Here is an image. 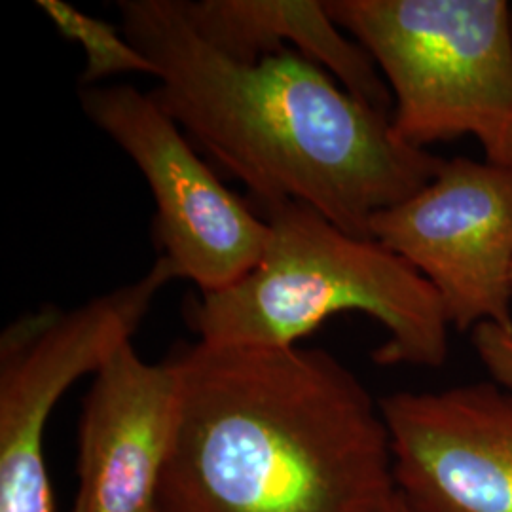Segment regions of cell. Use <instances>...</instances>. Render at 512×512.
<instances>
[{
	"mask_svg": "<svg viewBox=\"0 0 512 512\" xmlns=\"http://www.w3.org/2000/svg\"><path fill=\"white\" fill-rule=\"evenodd\" d=\"M124 35L156 67L154 101L262 207L304 203L353 236L431 183L444 160L391 114L294 50L234 61L194 29L183 0H120Z\"/></svg>",
	"mask_w": 512,
	"mask_h": 512,
	"instance_id": "1",
	"label": "cell"
},
{
	"mask_svg": "<svg viewBox=\"0 0 512 512\" xmlns=\"http://www.w3.org/2000/svg\"><path fill=\"white\" fill-rule=\"evenodd\" d=\"M167 359L181 403L154 512H389L382 408L332 353L198 340Z\"/></svg>",
	"mask_w": 512,
	"mask_h": 512,
	"instance_id": "2",
	"label": "cell"
},
{
	"mask_svg": "<svg viewBox=\"0 0 512 512\" xmlns=\"http://www.w3.org/2000/svg\"><path fill=\"white\" fill-rule=\"evenodd\" d=\"M270 238L255 268L219 293L188 298L184 317L211 346L291 348L327 319L357 311L382 325L378 365L446 363L439 294L378 239L353 236L304 203L262 207Z\"/></svg>",
	"mask_w": 512,
	"mask_h": 512,
	"instance_id": "3",
	"label": "cell"
},
{
	"mask_svg": "<svg viewBox=\"0 0 512 512\" xmlns=\"http://www.w3.org/2000/svg\"><path fill=\"white\" fill-rule=\"evenodd\" d=\"M372 55L412 147L476 137L494 160L512 129V21L505 0H327Z\"/></svg>",
	"mask_w": 512,
	"mask_h": 512,
	"instance_id": "4",
	"label": "cell"
},
{
	"mask_svg": "<svg viewBox=\"0 0 512 512\" xmlns=\"http://www.w3.org/2000/svg\"><path fill=\"white\" fill-rule=\"evenodd\" d=\"M177 279L158 256L147 275L73 310L21 315L0 336V512H55L46 425L61 397L129 342L154 298Z\"/></svg>",
	"mask_w": 512,
	"mask_h": 512,
	"instance_id": "5",
	"label": "cell"
},
{
	"mask_svg": "<svg viewBox=\"0 0 512 512\" xmlns=\"http://www.w3.org/2000/svg\"><path fill=\"white\" fill-rule=\"evenodd\" d=\"M80 105L139 167L156 205L154 239L177 279L219 293L264 255L270 226L226 188L181 126L150 93L131 86L82 88Z\"/></svg>",
	"mask_w": 512,
	"mask_h": 512,
	"instance_id": "6",
	"label": "cell"
},
{
	"mask_svg": "<svg viewBox=\"0 0 512 512\" xmlns=\"http://www.w3.org/2000/svg\"><path fill=\"white\" fill-rule=\"evenodd\" d=\"M370 238L435 289L450 329L512 330V173L503 165L444 160L431 183L372 219Z\"/></svg>",
	"mask_w": 512,
	"mask_h": 512,
	"instance_id": "7",
	"label": "cell"
},
{
	"mask_svg": "<svg viewBox=\"0 0 512 512\" xmlns=\"http://www.w3.org/2000/svg\"><path fill=\"white\" fill-rule=\"evenodd\" d=\"M412 512H512V391L495 382L380 401Z\"/></svg>",
	"mask_w": 512,
	"mask_h": 512,
	"instance_id": "8",
	"label": "cell"
},
{
	"mask_svg": "<svg viewBox=\"0 0 512 512\" xmlns=\"http://www.w3.org/2000/svg\"><path fill=\"white\" fill-rule=\"evenodd\" d=\"M179 403L169 359L147 363L131 340L110 355L82 406L73 512H154Z\"/></svg>",
	"mask_w": 512,
	"mask_h": 512,
	"instance_id": "9",
	"label": "cell"
},
{
	"mask_svg": "<svg viewBox=\"0 0 512 512\" xmlns=\"http://www.w3.org/2000/svg\"><path fill=\"white\" fill-rule=\"evenodd\" d=\"M184 12L220 54L256 63L285 48L325 69L353 97L393 110L389 86L372 55L317 0H183Z\"/></svg>",
	"mask_w": 512,
	"mask_h": 512,
	"instance_id": "10",
	"label": "cell"
},
{
	"mask_svg": "<svg viewBox=\"0 0 512 512\" xmlns=\"http://www.w3.org/2000/svg\"><path fill=\"white\" fill-rule=\"evenodd\" d=\"M37 6L54 23L61 37L76 42L84 50L82 88L101 86L99 82L118 74H148L156 78L154 63L124 35L122 27L93 18L61 0H38Z\"/></svg>",
	"mask_w": 512,
	"mask_h": 512,
	"instance_id": "11",
	"label": "cell"
},
{
	"mask_svg": "<svg viewBox=\"0 0 512 512\" xmlns=\"http://www.w3.org/2000/svg\"><path fill=\"white\" fill-rule=\"evenodd\" d=\"M473 346L495 384L512 391V330L482 323L473 330Z\"/></svg>",
	"mask_w": 512,
	"mask_h": 512,
	"instance_id": "12",
	"label": "cell"
},
{
	"mask_svg": "<svg viewBox=\"0 0 512 512\" xmlns=\"http://www.w3.org/2000/svg\"><path fill=\"white\" fill-rule=\"evenodd\" d=\"M488 162H494L497 165H503L505 169H509L512 173V129L507 133V137L503 139L499 152L495 154L494 160H488Z\"/></svg>",
	"mask_w": 512,
	"mask_h": 512,
	"instance_id": "13",
	"label": "cell"
},
{
	"mask_svg": "<svg viewBox=\"0 0 512 512\" xmlns=\"http://www.w3.org/2000/svg\"><path fill=\"white\" fill-rule=\"evenodd\" d=\"M389 512H412L408 509V505L404 503L403 497L397 494L395 495V499H393V503H391V507H389Z\"/></svg>",
	"mask_w": 512,
	"mask_h": 512,
	"instance_id": "14",
	"label": "cell"
}]
</instances>
